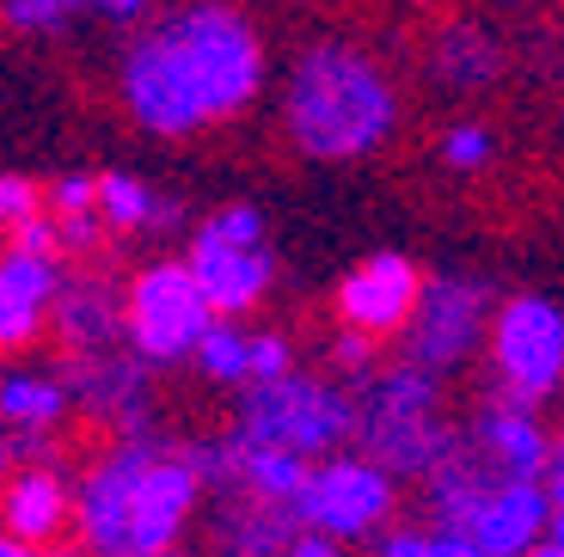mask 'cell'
Instances as JSON below:
<instances>
[{
	"instance_id": "6da1fadb",
	"label": "cell",
	"mask_w": 564,
	"mask_h": 557,
	"mask_svg": "<svg viewBox=\"0 0 564 557\" xmlns=\"http://www.w3.org/2000/svg\"><path fill=\"white\" fill-rule=\"evenodd\" d=\"M123 105L148 135H197L240 117L264 86V43L227 7L148 25L123 56Z\"/></svg>"
},
{
	"instance_id": "7a4b0ae2",
	"label": "cell",
	"mask_w": 564,
	"mask_h": 557,
	"mask_svg": "<svg viewBox=\"0 0 564 557\" xmlns=\"http://www.w3.org/2000/svg\"><path fill=\"white\" fill-rule=\"evenodd\" d=\"M282 129L307 160H362L399 129V92L368 50L313 43L282 86Z\"/></svg>"
},
{
	"instance_id": "3957f363",
	"label": "cell",
	"mask_w": 564,
	"mask_h": 557,
	"mask_svg": "<svg viewBox=\"0 0 564 557\" xmlns=\"http://www.w3.org/2000/svg\"><path fill=\"white\" fill-rule=\"evenodd\" d=\"M362 423V460H375L387 478H436L442 466L460 454V435L448 429V411H442V380L417 362H399L387 374H375L356 398Z\"/></svg>"
},
{
	"instance_id": "277c9868",
	"label": "cell",
	"mask_w": 564,
	"mask_h": 557,
	"mask_svg": "<svg viewBox=\"0 0 564 557\" xmlns=\"http://www.w3.org/2000/svg\"><path fill=\"white\" fill-rule=\"evenodd\" d=\"M356 423H362L356 392L313 374H282L264 386H246L240 411H234V441L313 460V454H332L338 441H350Z\"/></svg>"
},
{
	"instance_id": "5b68a950",
	"label": "cell",
	"mask_w": 564,
	"mask_h": 557,
	"mask_svg": "<svg viewBox=\"0 0 564 557\" xmlns=\"http://www.w3.org/2000/svg\"><path fill=\"white\" fill-rule=\"evenodd\" d=\"M123 331L135 343L141 362H178L197 356V343L215 331V307L203 301L197 276L184 258H160L148 264L123 294Z\"/></svg>"
},
{
	"instance_id": "8992f818",
	"label": "cell",
	"mask_w": 564,
	"mask_h": 557,
	"mask_svg": "<svg viewBox=\"0 0 564 557\" xmlns=\"http://www.w3.org/2000/svg\"><path fill=\"white\" fill-rule=\"evenodd\" d=\"M491 368H497V398L528 404L552 398L564 380V307L546 294H509L491 325Z\"/></svg>"
},
{
	"instance_id": "52a82bcc",
	"label": "cell",
	"mask_w": 564,
	"mask_h": 557,
	"mask_svg": "<svg viewBox=\"0 0 564 557\" xmlns=\"http://www.w3.org/2000/svg\"><path fill=\"white\" fill-rule=\"evenodd\" d=\"M393 502H399V484L375 460L332 454L325 466H313L307 490L295 502V521H301V533H319V539L344 545V539H362V533L387 527Z\"/></svg>"
},
{
	"instance_id": "ba28073f",
	"label": "cell",
	"mask_w": 564,
	"mask_h": 557,
	"mask_svg": "<svg viewBox=\"0 0 564 557\" xmlns=\"http://www.w3.org/2000/svg\"><path fill=\"white\" fill-rule=\"evenodd\" d=\"M491 288L479 276H436L423 288V307L411 319L405 343L411 362L430 368V374H454L460 362H473V349L491 337Z\"/></svg>"
},
{
	"instance_id": "9c48e42d",
	"label": "cell",
	"mask_w": 564,
	"mask_h": 557,
	"mask_svg": "<svg viewBox=\"0 0 564 557\" xmlns=\"http://www.w3.org/2000/svg\"><path fill=\"white\" fill-rule=\"evenodd\" d=\"M154 460H160V447L141 441V435H129V441H117L105 460L86 466L80 490H74V527H80V539L99 557H129L135 490H141V478H148Z\"/></svg>"
},
{
	"instance_id": "30bf717a",
	"label": "cell",
	"mask_w": 564,
	"mask_h": 557,
	"mask_svg": "<svg viewBox=\"0 0 564 557\" xmlns=\"http://www.w3.org/2000/svg\"><path fill=\"white\" fill-rule=\"evenodd\" d=\"M423 288H430V282H423V270L411 264L405 251H375V258H362V264L338 282L332 313H338L344 331L381 343V337L411 331V319H417V307H423Z\"/></svg>"
},
{
	"instance_id": "8fae6325",
	"label": "cell",
	"mask_w": 564,
	"mask_h": 557,
	"mask_svg": "<svg viewBox=\"0 0 564 557\" xmlns=\"http://www.w3.org/2000/svg\"><path fill=\"white\" fill-rule=\"evenodd\" d=\"M197 472L178 454H160L135 490V515H129V557H166L178 551L184 521L197 515Z\"/></svg>"
},
{
	"instance_id": "7c38bea8",
	"label": "cell",
	"mask_w": 564,
	"mask_h": 557,
	"mask_svg": "<svg viewBox=\"0 0 564 557\" xmlns=\"http://www.w3.org/2000/svg\"><path fill=\"white\" fill-rule=\"evenodd\" d=\"M191 276H197L203 301L215 307V319H240V313H252L258 301L270 294V276H276V264H270V245H221V239H209L197 227V239H191Z\"/></svg>"
},
{
	"instance_id": "4fadbf2b",
	"label": "cell",
	"mask_w": 564,
	"mask_h": 557,
	"mask_svg": "<svg viewBox=\"0 0 564 557\" xmlns=\"http://www.w3.org/2000/svg\"><path fill=\"white\" fill-rule=\"evenodd\" d=\"M466 447H473L503 484L509 478H516V484H540L546 466H552V441H546V429H540V417L528 411V404H509V398L479 404Z\"/></svg>"
},
{
	"instance_id": "5bb4252c",
	"label": "cell",
	"mask_w": 564,
	"mask_h": 557,
	"mask_svg": "<svg viewBox=\"0 0 564 557\" xmlns=\"http://www.w3.org/2000/svg\"><path fill=\"white\" fill-rule=\"evenodd\" d=\"M62 276L56 258H25V251H0V349H25L37 343L43 313H56Z\"/></svg>"
},
{
	"instance_id": "9a60e30c",
	"label": "cell",
	"mask_w": 564,
	"mask_h": 557,
	"mask_svg": "<svg viewBox=\"0 0 564 557\" xmlns=\"http://www.w3.org/2000/svg\"><path fill=\"white\" fill-rule=\"evenodd\" d=\"M68 515H74V490L56 466H19L0 490V527L31 551H50V539L68 527Z\"/></svg>"
},
{
	"instance_id": "2e32d148",
	"label": "cell",
	"mask_w": 564,
	"mask_h": 557,
	"mask_svg": "<svg viewBox=\"0 0 564 557\" xmlns=\"http://www.w3.org/2000/svg\"><path fill=\"white\" fill-rule=\"evenodd\" d=\"M552 496L546 484H497L491 502H485V515L473 521V539H479L485 557H534L552 533Z\"/></svg>"
},
{
	"instance_id": "e0dca14e",
	"label": "cell",
	"mask_w": 564,
	"mask_h": 557,
	"mask_svg": "<svg viewBox=\"0 0 564 557\" xmlns=\"http://www.w3.org/2000/svg\"><path fill=\"white\" fill-rule=\"evenodd\" d=\"M295 527H301L295 509H270V502L234 490L215 509V551L221 557H289V545L301 539Z\"/></svg>"
},
{
	"instance_id": "ac0fdd59",
	"label": "cell",
	"mask_w": 564,
	"mask_h": 557,
	"mask_svg": "<svg viewBox=\"0 0 564 557\" xmlns=\"http://www.w3.org/2000/svg\"><path fill=\"white\" fill-rule=\"evenodd\" d=\"M497 484H503V478H497L473 447H460V454L430 478V515H436V527L442 533H473V521L485 515V502H491Z\"/></svg>"
},
{
	"instance_id": "d6986e66",
	"label": "cell",
	"mask_w": 564,
	"mask_h": 557,
	"mask_svg": "<svg viewBox=\"0 0 564 557\" xmlns=\"http://www.w3.org/2000/svg\"><path fill=\"white\" fill-rule=\"evenodd\" d=\"M50 319H56V337L74 356H99V349L111 343V331L123 325V301H117L99 276H74L68 288H62Z\"/></svg>"
},
{
	"instance_id": "ffe728a7",
	"label": "cell",
	"mask_w": 564,
	"mask_h": 557,
	"mask_svg": "<svg viewBox=\"0 0 564 557\" xmlns=\"http://www.w3.org/2000/svg\"><path fill=\"white\" fill-rule=\"evenodd\" d=\"M68 386H80L86 404L105 411L111 423H123V429H141V417H148V380H141L129 362H111V356H80Z\"/></svg>"
},
{
	"instance_id": "44dd1931",
	"label": "cell",
	"mask_w": 564,
	"mask_h": 557,
	"mask_svg": "<svg viewBox=\"0 0 564 557\" xmlns=\"http://www.w3.org/2000/svg\"><path fill=\"white\" fill-rule=\"evenodd\" d=\"M68 398H74L68 374H43V368H13V374H0V423L50 429V423L68 411Z\"/></svg>"
},
{
	"instance_id": "7402d4cb",
	"label": "cell",
	"mask_w": 564,
	"mask_h": 557,
	"mask_svg": "<svg viewBox=\"0 0 564 557\" xmlns=\"http://www.w3.org/2000/svg\"><path fill=\"white\" fill-rule=\"evenodd\" d=\"M313 466L295 460V454H276V447H246L240 441V490L270 509H295L301 490H307Z\"/></svg>"
},
{
	"instance_id": "603a6c76",
	"label": "cell",
	"mask_w": 564,
	"mask_h": 557,
	"mask_svg": "<svg viewBox=\"0 0 564 557\" xmlns=\"http://www.w3.org/2000/svg\"><path fill=\"white\" fill-rule=\"evenodd\" d=\"M497 43L485 37V31L473 25H454L448 37H436V74L454 86V92H479V86H491L497 74Z\"/></svg>"
},
{
	"instance_id": "cb8c5ba5",
	"label": "cell",
	"mask_w": 564,
	"mask_h": 557,
	"mask_svg": "<svg viewBox=\"0 0 564 557\" xmlns=\"http://www.w3.org/2000/svg\"><path fill=\"white\" fill-rule=\"evenodd\" d=\"M160 215H166V203H160L141 178H129V172H99V221L105 227L135 233V227H154Z\"/></svg>"
},
{
	"instance_id": "d4e9b609",
	"label": "cell",
	"mask_w": 564,
	"mask_h": 557,
	"mask_svg": "<svg viewBox=\"0 0 564 557\" xmlns=\"http://www.w3.org/2000/svg\"><path fill=\"white\" fill-rule=\"evenodd\" d=\"M197 368L209 380H221V386H252V337L240 325L215 319V331L197 343Z\"/></svg>"
},
{
	"instance_id": "484cf974",
	"label": "cell",
	"mask_w": 564,
	"mask_h": 557,
	"mask_svg": "<svg viewBox=\"0 0 564 557\" xmlns=\"http://www.w3.org/2000/svg\"><path fill=\"white\" fill-rule=\"evenodd\" d=\"M43 215V190L19 172H0V239H19V227H31Z\"/></svg>"
},
{
	"instance_id": "4316f807",
	"label": "cell",
	"mask_w": 564,
	"mask_h": 557,
	"mask_svg": "<svg viewBox=\"0 0 564 557\" xmlns=\"http://www.w3.org/2000/svg\"><path fill=\"white\" fill-rule=\"evenodd\" d=\"M203 233L221 239V245H264V215L252 203H227V209H215L203 221Z\"/></svg>"
},
{
	"instance_id": "83f0119b",
	"label": "cell",
	"mask_w": 564,
	"mask_h": 557,
	"mask_svg": "<svg viewBox=\"0 0 564 557\" xmlns=\"http://www.w3.org/2000/svg\"><path fill=\"white\" fill-rule=\"evenodd\" d=\"M485 160H491V129H485V123H454L448 135H442V166L479 172Z\"/></svg>"
},
{
	"instance_id": "f1b7e54d",
	"label": "cell",
	"mask_w": 564,
	"mask_h": 557,
	"mask_svg": "<svg viewBox=\"0 0 564 557\" xmlns=\"http://www.w3.org/2000/svg\"><path fill=\"white\" fill-rule=\"evenodd\" d=\"M50 209H56V221H68V215H99V172H62L50 184Z\"/></svg>"
},
{
	"instance_id": "f546056e",
	"label": "cell",
	"mask_w": 564,
	"mask_h": 557,
	"mask_svg": "<svg viewBox=\"0 0 564 557\" xmlns=\"http://www.w3.org/2000/svg\"><path fill=\"white\" fill-rule=\"evenodd\" d=\"M0 19L19 25V31H56V25H68V19H74V7H68V0H7Z\"/></svg>"
},
{
	"instance_id": "4dcf8cb0",
	"label": "cell",
	"mask_w": 564,
	"mask_h": 557,
	"mask_svg": "<svg viewBox=\"0 0 564 557\" xmlns=\"http://www.w3.org/2000/svg\"><path fill=\"white\" fill-rule=\"evenodd\" d=\"M282 374H295V349L282 343L276 331H258V337H252V386L282 380Z\"/></svg>"
},
{
	"instance_id": "1f68e13d",
	"label": "cell",
	"mask_w": 564,
	"mask_h": 557,
	"mask_svg": "<svg viewBox=\"0 0 564 557\" xmlns=\"http://www.w3.org/2000/svg\"><path fill=\"white\" fill-rule=\"evenodd\" d=\"M375 349L381 343H368V337H356V331H338L332 337V362L344 368V374H356V380H375Z\"/></svg>"
},
{
	"instance_id": "d6a6232c",
	"label": "cell",
	"mask_w": 564,
	"mask_h": 557,
	"mask_svg": "<svg viewBox=\"0 0 564 557\" xmlns=\"http://www.w3.org/2000/svg\"><path fill=\"white\" fill-rule=\"evenodd\" d=\"M7 447H13L25 466H56V454H50V429H19Z\"/></svg>"
},
{
	"instance_id": "836d02e7",
	"label": "cell",
	"mask_w": 564,
	"mask_h": 557,
	"mask_svg": "<svg viewBox=\"0 0 564 557\" xmlns=\"http://www.w3.org/2000/svg\"><path fill=\"white\" fill-rule=\"evenodd\" d=\"M375 557H436V539L430 533H387Z\"/></svg>"
},
{
	"instance_id": "e575fe53",
	"label": "cell",
	"mask_w": 564,
	"mask_h": 557,
	"mask_svg": "<svg viewBox=\"0 0 564 557\" xmlns=\"http://www.w3.org/2000/svg\"><path fill=\"white\" fill-rule=\"evenodd\" d=\"M62 245H68V251H93V245H99V215H68V221H62Z\"/></svg>"
},
{
	"instance_id": "d590c367",
	"label": "cell",
	"mask_w": 564,
	"mask_h": 557,
	"mask_svg": "<svg viewBox=\"0 0 564 557\" xmlns=\"http://www.w3.org/2000/svg\"><path fill=\"white\" fill-rule=\"evenodd\" d=\"M93 13H99L105 25H141L148 7H141V0H105V7H93Z\"/></svg>"
},
{
	"instance_id": "8d00e7d4",
	"label": "cell",
	"mask_w": 564,
	"mask_h": 557,
	"mask_svg": "<svg viewBox=\"0 0 564 557\" xmlns=\"http://www.w3.org/2000/svg\"><path fill=\"white\" fill-rule=\"evenodd\" d=\"M430 539H436V557H485L473 533H430Z\"/></svg>"
},
{
	"instance_id": "74e56055",
	"label": "cell",
	"mask_w": 564,
	"mask_h": 557,
	"mask_svg": "<svg viewBox=\"0 0 564 557\" xmlns=\"http://www.w3.org/2000/svg\"><path fill=\"white\" fill-rule=\"evenodd\" d=\"M289 557H350L344 545H332V539H319V533H301L295 545H289Z\"/></svg>"
},
{
	"instance_id": "f35d334b",
	"label": "cell",
	"mask_w": 564,
	"mask_h": 557,
	"mask_svg": "<svg viewBox=\"0 0 564 557\" xmlns=\"http://www.w3.org/2000/svg\"><path fill=\"white\" fill-rule=\"evenodd\" d=\"M540 484H546V496H552V509H558V515H564V466H558V460H552V466H546V478H540Z\"/></svg>"
},
{
	"instance_id": "ab89813d",
	"label": "cell",
	"mask_w": 564,
	"mask_h": 557,
	"mask_svg": "<svg viewBox=\"0 0 564 557\" xmlns=\"http://www.w3.org/2000/svg\"><path fill=\"white\" fill-rule=\"evenodd\" d=\"M0 557H37V551H31V545H19L13 533H0Z\"/></svg>"
},
{
	"instance_id": "60d3db41",
	"label": "cell",
	"mask_w": 564,
	"mask_h": 557,
	"mask_svg": "<svg viewBox=\"0 0 564 557\" xmlns=\"http://www.w3.org/2000/svg\"><path fill=\"white\" fill-rule=\"evenodd\" d=\"M546 539H552V545H558V551H564V515H552V533H546Z\"/></svg>"
},
{
	"instance_id": "b9f144b4",
	"label": "cell",
	"mask_w": 564,
	"mask_h": 557,
	"mask_svg": "<svg viewBox=\"0 0 564 557\" xmlns=\"http://www.w3.org/2000/svg\"><path fill=\"white\" fill-rule=\"evenodd\" d=\"M552 460H558V466H564V435H558V441H552Z\"/></svg>"
},
{
	"instance_id": "7bdbcfd3",
	"label": "cell",
	"mask_w": 564,
	"mask_h": 557,
	"mask_svg": "<svg viewBox=\"0 0 564 557\" xmlns=\"http://www.w3.org/2000/svg\"><path fill=\"white\" fill-rule=\"evenodd\" d=\"M7 460H13V447H7V441H0V472H7Z\"/></svg>"
},
{
	"instance_id": "ee69618b",
	"label": "cell",
	"mask_w": 564,
	"mask_h": 557,
	"mask_svg": "<svg viewBox=\"0 0 564 557\" xmlns=\"http://www.w3.org/2000/svg\"><path fill=\"white\" fill-rule=\"evenodd\" d=\"M37 557H80V551H56V545H50V551H37Z\"/></svg>"
},
{
	"instance_id": "f6af8a7d",
	"label": "cell",
	"mask_w": 564,
	"mask_h": 557,
	"mask_svg": "<svg viewBox=\"0 0 564 557\" xmlns=\"http://www.w3.org/2000/svg\"><path fill=\"white\" fill-rule=\"evenodd\" d=\"M166 557H191V551H166Z\"/></svg>"
}]
</instances>
